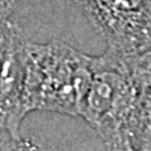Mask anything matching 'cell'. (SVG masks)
<instances>
[{"label":"cell","instance_id":"6da1fadb","mask_svg":"<svg viewBox=\"0 0 151 151\" xmlns=\"http://www.w3.org/2000/svg\"><path fill=\"white\" fill-rule=\"evenodd\" d=\"M93 74V55L63 40H27L28 112L48 111L79 117Z\"/></svg>","mask_w":151,"mask_h":151},{"label":"cell","instance_id":"7a4b0ae2","mask_svg":"<svg viewBox=\"0 0 151 151\" xmlns=\"http://www.w3.org/2000/svg\"><path fill=\"white\" fill-rule=\"evenodd\" d=\"M107 43L106 53L151 79V0H73Z\"/></svg>","mask_w":151,"mask_h":151},{"label":"cell","instance_id":"3957f363","mask_svg":"<svg viewBox=\"0 0 151 151\" xmlns=\"http://www.w3.org/2000/svg\"><path fill=\"white\" fill-rule=\"evenodd\" d=\"M27 38L9 19L0 24V129L19 137L25 103Z\"/></svg>","mask_w":151,"mask_h":151},{"label":"cell","instance_id":"277c9868","mask_svg":"<svg viewBox=\"0 0 151 151\" xmlns=\"http://www.w3.org/2000/svg\"><path fill=\"white\" fill-rule=\"evenodd\" d=\"M0 151H45L29 140L13 136L0 129Z\"/></svg>","mask_w":151,"mask_h":151},{"label":"cell","instance_id":"5b68a950","mask_svg":"<svg viewBox=\"0 0 151 151\" xmlns=\"http://www.w3.org/2000/svg\"><path fill=\"white\" fill-rule=\"evenodd\" d=\"M18 0H0V22L9 19Z\"/></svg>","mask_w":151,"mask_h":151},{"label":"cell","instance_id":"8992f818","mask_svg":"<svg viewBox=\"0 0 151 151\" xmlns=\"http://www.w3.org/2000/svg\"><path fill=\"white\" fill-rule=\"evenodd\" d=\"M120 151H139V150H136L134 147H129V149H124V150H120Z\"/></svg>","mask_w":151,"mask_h":151},{"label":"cell","instance_id":"52a82bcc","mask_svg":"<svg viewBox=\"0 0 151 151\" xmlns=\"http://www.w3.org/2000/svg\"><path fill=\"white\" fill-rule=\"evenodd\" d=\"M3 22H4V20H1V22H0V24H1V23H3Z\"/></svg>","mask_w":151,"mask_h":151}]
</instances>
